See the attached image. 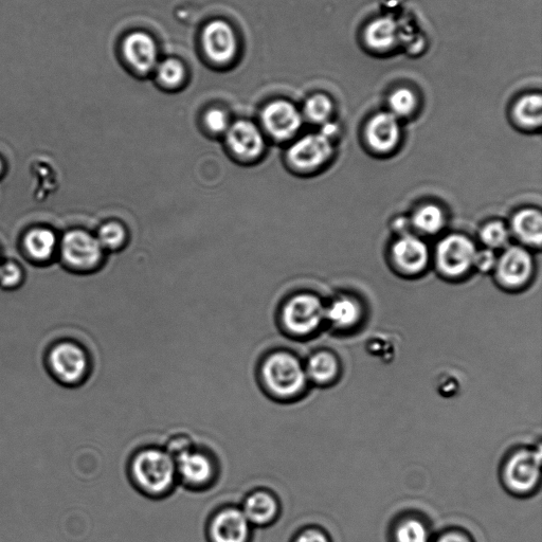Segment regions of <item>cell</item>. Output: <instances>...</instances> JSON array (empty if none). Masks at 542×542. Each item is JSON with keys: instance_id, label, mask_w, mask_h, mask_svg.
Segmentation results:
<instances>
[{"instance_id": "obj_1", "label": "cell", "mask_w": 542, "mask_h": 542, "mask_svg": "<svg viewBox=\"0 0 542 542\" xmlns=\"http://www.w3.org/2000/svg\"><path fill=\"white\" fill-rule=\"evenodd\" d=\"M259 381L263 390L274 400L296 402L311 390L304 360L288 350L268 353L259 368Z\"/></svg>"}, {"instance_id": "obj_2", "label": "cell", "mask_w": 542, "mask_h": 542, "mask_svg": "<svg viewBox=\"0 0 542 542\" xmlns=\"http://www.w3.org/2000/svg\"><path fill=\"white\" fill-rule=\"evenodd\" d=\"M130 476L137 489L152 498L170 495L179 484L174 457L159 447L137 451L130 463Z\"/></svg>"}, {"instance_id": "obj_3", "label": "cell", "mask_w": 542, "mask_h": 542, "mask_svg": "<svg viewBox=\"0 0 542 542\" xmlns=\"http://www.w3.org/2000/svg\"><path fill=\"white\" fill-rule=\"evenodd\" d=\"M325 320V307L321 300L311 294H299L289 298L278 316L280 330L288 337L305 341L312 337Z\"/></svg>"}, {"instance_id": "obj_4", "label": "cell", "mask_w": 542, "mask_h": 542, "mask_svg": "<svg viewBox=\"0 0 542 542\" xmlns=\"http://www.w3.org/2000/svg\"><path fill=\"white\" fill-rule=\"evenodd\" d=\"M541 449L522 447L511 453L502 465L501 478L514 495H531L540 482Z\"/></svg>"}, {"instance_id": "obj_5", "label": "cell", "mask_w": 542, "mask_h": 542, "mask_svg": "<svg viewBox=\"0 0 542 542\" xmlns=\"http://www.w3.org/2000/svg\"><path fill=\"white\" fill-rule=\"evenodd\" d=\"M178 483L191 490H206L218 479V464L207 451L191 445L174 456Z\"/></svg>"}, {"instance_id": "obj_6", "label": "cell", "mask_w": 542, "mask_h": 542, "mask_svg": "<svg viewBox=\"0 0 542 542\" xmlns=\"http://www.w3.org/2000/svg\"><path fill=\"white\" fill-rule=\"evenodd\" d=\"M229 154L243 164H255L266 152V137L257 124L249 120L231 123L225 134Z\"/></svg>"}, {"instance_id": "obj_7", "label": "cell", "mask_w": 542, "mask_h": 542, "mask_svg": "<svg viewBox=\"0 0 542 542\" xmlns=\"http://www.w3.org/2000/svg\"><path fill=\"white\" fill-rule=\"evenodd\" d=\"M333 153L328 137L321 133L309 134L297 139L286 152L289 167L296 172L310 173L327 162Z\"/></svg>"}, {"instance_id": "obj_8", "label": "cell", "mask_w": 542, "mask_h": 542, "mask_svg": "<svg viewBox=\"0 0 542 542\" xmlns=\"http://www.w3.org/2000/svg\"><path fill=\"white\" fill-rule=\"evenodd\" d=\"M264 132L278 142L291 140L299 133L303 117L291 102L279 100L264 107L261 115Z\"/></svg>"}, {"instance_id": "obj_9", "label": "cell", "mask_w": 542, "mask_h": 542, "mask_svg": "<svg viewBox=\"0 0 542 542\" xmlns=\"http://www.w3.org/2000/svg\"><path fill=\"white\" fill-rule=\"evenodd\" d=\"M254 528L240 507H226L216 512L208 522L209 542H251Z\"/></svg>"}, {"instance_id": "obj_10", "label": "cell", "mask_w": 542, "mask_h": 542, "mask_svg": "<svg viewBox=\"0 0 542 542\" xmlns=\"http://www.w3.org/2000/svg\"><path fill=\"white\" fill-rule=\"evenodd\" d=\"M62 258L68 265L78 269H92L104 257V249L98 239L83 230L69 231L61 243Z\"/></svg>"}, {"instance_id": "obj_11", "label": "cell", "mask_w": 542, "mask_h": 542, "mask_svg": "<svg viewBox=\"0 0 542 542\" xmlns=\"http://www.w3.org/2000/svg\"><path fill=\"white\" fill-rule=\"evenodd\" d=\"M476 252L471 240L460 234H451L438 246L437 263L445 275L461 276L474 266Z\"/></svg>"}, {"instance_id": "obj_12", "label": "cell", "mask_w": 542, "mask_h": 542, "mask_svg": "<svg viewBox=\"0 0 542 542\" xmlns=\"http://www.w3.org/2000/svg\"><path fill=\"white\" fill-rule=\"evenodd\" d=\"M49 364L53 373L70 385L82 382L90 370L87 353L72 342H63L54 348L49 356Z\"/></svg>"}, {"instance_id": "obj_13", "label": "cell", "mask_w": 542, "mask_h": 542, "mask_svg": "<svg viewBox=\"0 0 542 542\" xmlns=\"http://www.w3.org/2000/svg\"><path fill=\"white\" fill-rule=\"evenodd\" d=\"M240 508L254 529H263L274 525L281 510L278 498L266 490L249 493L243 499Z\"/></svg>"}, {"instance_id": "obj_14", "label": "cell", "mask_w": 542, "mask_h": 542, "mask_svg": "<svg viewBox=\"0 0 542 542\" xmlns=\"http://www.w3.org/2000/svg\"><path fill=\"white\" fill-rule=\"evenodd\" d=\"M304 368L310 385L317 389L337 383L341 372L340 360L330 350H316L304 359Z\"/></svg>"}, {"instance_id": "obj_15", "label": "cell", "mask_w": 542, "mask_h": 542, "mask_svg": "<svg viewBox=\"0 0 542 542\" xmlns=\"http://www.w3.org/2000/svg\"><path fill=\"white\" fill-rule=\"evenodd\" d=\"M203 46L208 57L215 62H228L236 54V33L224 21H213L204 30Z\"/></svg>"}, {"instance_id": "obj_16", "label": "cell", "mask_w": 542, "mask_h": 542, "mask_svg": "<svg viewBox=\"0 0 542 542\" xmlns=\"http://www.w3.org/2000/svg\"><path fill=\"white\" fill-rule=\"evenodd\" d=\"M496 267L504 284L519 286L531 277L533 260L528 250L513 246L504 251Z\"/></svg>"}, {"instance_id": "obj_17", "label": "cell", "mask_w": 542, "mask_h": 542, "mask_svg": "<svg viewBox=\"0 0 542 542\" xmlns=\"http://www.w3.org/2000/svg\"><path fill=\"white\" fill-rule=\"evenodd\" d=\"M367 140L378 152H389L396 147L401 137L399 121L391 113L375 115L367 125Z\"/></svg>"}, {"instance_id": "obj_18", "label": "cell", "mask_w": 542, "mask_h": 542, "mask_svg": "<svg viewBox=\"0 0 542 542\" xmlns=\"http://www.w3.org/2000/svg\"><path fill=\"white\" fill-rule=\"evenodd\" d=\"M123 50L125 58L139 71H150L157 64V46L147 33L135 32L130 34L124 42Z\"/></svg>"}, {"instance_id": "obj_19", "label": "cell", "mask_w": 542, "mask_h": 542, "mask_svg": "<svg viewBox=\"0 0 542 542\" xmlns=\"http://www.w3.org/2000/svg\"><path fill=\"white\" fill-rule=\"evenodd\" d=\"M393 257L406 273L418 274L428 264L429 250L419 238L405 236L394 244Z\"/></svg>"}, {"instance_id": "obj_20", "label": "cell", "mask_w": 542, "mask_h": 542, "mask_svg": "<svg viewBox=\"0 0 542 542\" xmlns=\"http://www.w3.org/2000/svg\"><path fill=\"white\" fill-rule=\"evenodd\" d=\"M432 539L429 523L417 515L397 519L390 530L391 542H431Z\"/></svg>"}, {"instance_id": "obj_21", "label": "cell", "mask_w": 542, "mask_h": 542, "mask_svg": "<svg viewBox=\"0 0 542 542\" xmlns=\"http://www.w3.org/2000/svg\"><path fill=\"white\" fill-rule=\"evenodd\" d=\"M367 45L377 52L391 50L397 41V27L389 17L377 18L365 32Z\"/></svg>"}, {"instance_id": "obj_22", "label": "cell", "mask_w": 542, "mask_h": 542, "mask_svg": "<svg viewBox=\"0 0 542 542\" xmlns=\"http://www.w3.org/2000/svg\"><path fill=\"white\" fill-rule=\"evenodd\" d=\"M512 228L522 242L540 246L542 240V218L539 211L525 209L518 212L514 216Z\"/></svg>"}, {"instance_id": "obj_23", "label": "cell", "mask_w": 542, "mask_h": 542, "mask_svg": "<svg viewBox=\"0 0 542 542\" xmlns=\"http://www.w3.org/2000/svg\"><path fill=\"white\" fill-rule=\"evenodd\" d=\"M361 318L359 304L350 298H340L325 309V320L331 322L337 329H350Z\"/></svg>"}, {"instance_id": "obj_24", "label": "cell", "mask_w": 542, "mask_h": 542, "mask_svg": "<svg viewBox=\"0 0 542 542\" xmlns=\"http://www.w3.org/2000/svg\"><path fill=\"white\" fill-rule=\"evenodd\" d=\"M28 254L35 260H47L56 250L58 240L53 231L46 228L33 229L24 241Z\"/></svg>"}, {"instance_id": "obj_25", "label": "cell", "mask_w": 542, "mask_h": 542, "mask_svg": "<svg viewBox=\"0 0 542 542\" xmlns=\"http://www.w3.org/2000/svg\"><path fill=\"white\" fill-rule=\"evenodd\" d=\"M517 121L527 128H537L542 121V99L539 94L522 97L514 110Z\"/></svg>"}, {"instance_id": "obj_26", "label": "cell", "mask_w": 542, "mask_h": 542, "mask_svg": "<svg viewBox=\"0 0 542 542\" xmlns=\"http://www.w3.org/2000/svg\"><path fill=\"white\" fill-rule=\"evenodd\" d=\"M412 223L424 233L435 234L444 227L445 215L437 205H426L414 213Z\"/></svg>"}, {"instance_id": "obj_27", "label": "cell", "mask_w": 542, "mask_h": 542, "mask_svg": "<svg viewBox=\"0 0 542 542\" xmlns=\"http://www.w3.org/2000/svg\"><path fill=\"white\" fill-rule=\"evenodd\" d=\"M96 238L104 250L117 251L128 243L129 231L119 222H108L100 227Z\"/></svg>"}, {"instance_id": "obj_28", "label": "cell", "mask_w": 542, "mask_h": 542, "mask_svg": "<svg viewBox=\"0 0 542 542\" xmlns=\"http://www.w3.org/2000/svg\"><path fill=\"white\" fill-rule=\"evenodd\" d=\"M333 112L332 100L325 95L317 94L306 101L304 114L314 123L324 124L330 119Z\"/></svg>"}, {"instance_id": "obj_29", "label": "cell", "mask_w": 542, "mask_h": 542, "mask_svg": "<svg viewBox=\"0 0 542 542\" xmlns=\"http://www.w3.org/2000/svg\"><path fill=\"white\" fill-rule=\"evenodd\" d=\"M391 111L395 117H407L411 115L418 106L417 96L409 88L395 90L389 99Z\"/></svg>"}, {"instance_id": "obj_30", "label": "cell", "mask_w": 542, "mask_h": 542, "mask_svg": "<svg viewBox=\"0 0 542 542\" xmlns=\"http://www.w3.org/2000/svg\"><path fill=\"white\" fill-rule=\"evenodd\" d=\"M480 237L485 246L493 250L507 245L510 234L507 226L503 223L492 222L484 226Z\"/></svg>"}, {"instance_id": "obj_31", "label": "cell", "mask_w": 542, "mask_h": 542, "mask_svg": "<svg viewBox=\"0 0 542 542\" xmlns=\"http://www.w3.org/2000/svg\"><path fill=\"white\" fill-rule=\"evenodd\" d=\"M158 78L169 86H175L185 78V67L182 62L175 59H168L158 66Z\"/></svg>"}, {"instance_id": "obj_32", "label": "cell", "mask_w": 542, "mask_h": 542, "mask_svg": "<svg viewBox=\"0 0 542 542\" xmlns=\"http://www.w3.org/2000/svg\"><path fill=\"white\" fill-rule=\"evenodd\" d=\"M206 129L213 135H224L230 128V119L226 112L220 108H212L204 117Z\"/></svg>"}, {"instance_id": "obj_33", "label": "cell", "mask_w": 542, "mask_h": 542, "mask_svg": "<svg viewBox=\"0 0 542 542\" xmlns=\"http://www.w3.org/2000/svg\"><path fill=\"white\" fill-rule=\"evenodd\" d=\"M291 542H333V540L320 526H307L298 531Z\"/></svg>"}, {"instance_id": "obj_34", "label": "cell", "mask_w": 542, "mask_h": 542, "mask_svg": "<svg viewBox=\"0 0 542 542\" xmlns=\"http://www.w3.org/2000/svg\"><path fill=\"white\" fill-rule=\"evenodd\" d=\"M22 280V271L14 263L0 265V285L13 287Z\"/></svg>"}, {"instance_id": "obj_35", "label": "cell", "mask_w": 542, "mask_h": 542, "mask_svg": "<svg viewBox=\"0 0 542 542\" xmlns=\"http://www.w3.org/2000/svg\"><path fill=\"white\" fill-rule=\"evenodd\" d=\"M497 262L498 260L496 258L495 252L490 248H486L481 251L477 250L474 260V266L480 271H482V273H489V271L496 268Z\"/></svg>"}, {"instance_id": "obj_36", "label": "cell", "mask_w": 542, "mask_h": 542, "mask_svg": "<svg viewBox=\"0 0 542 542\" xmlns=\"http://www.w3.org/2000/svg\"><path fill=\"white\" fill-rule=\"evenodd\" d=\"M431 542H476L474 537L462 529H447L437 536H433Z\"/></svg>"}, {"instance_id": "obj_37", "label": "cell", "mask_w": 542, "mask_h": 542, "mask_svg": "<svg viewBox=\"0 0 542 542\" xmlns=\"http://www.w3.org/2000/svg\"><path fill=\"white\" fill-rule=\"evenodd\" d=\"M2 171H3V164H2V161H0V174H2Z\"/></svg>"}]
</instances>
